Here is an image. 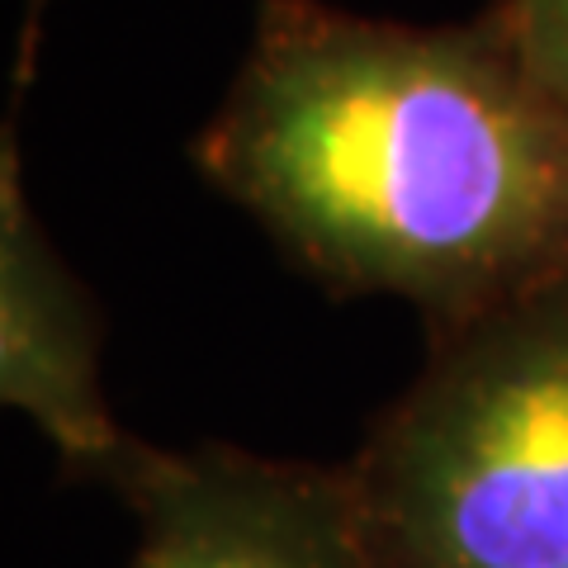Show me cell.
<instances>
[{"label":"cell","instance_id":"1","mask_svg":"<svg viewBox=\"0 0 568 568\" xmlns=\"http://www.w3.org/2000/svg\"><path fill=\"white\" fill-rule=\"evenodd\" d=\"M194 162L313 275L440 327L568 261V110L503 6L398 24L265 0Z\"/></svg>","mask_w":568,"mask_h":568},{"label":"cell","instance_id":"2","mask_svg":"<svg viewBox=\"0 0 568 568\" xmlns=\"http://www.w3.org/2000/svg\"><path fill=\"white\" fill-rule=\"evenodd\" d=\"M346 474L369 568H568V261L440 327Z\"/></svg>","mask_w":568,"mask_h":568},{"label":"cell","instance_id":"3","mask_svg":"<svg viewBox=\"0 0 568 568\" xmlns=\"http://www.w3.org/2000/svg\"><path fill=\"white\" fill-rule=\"evenodd\" d=\"M119 488L142 521L129 568H369L346 469L148 450Z\"/></svg>","mask_w":568,"mask_h":568},{"label":"cell","instance_id":"4","mask_svg":"<svg viewBox=\"0 0 568 568\" xmlns=\"http://www.w3.org/2000/svg\"><path fill=\"white\" fill-rule=\"evenodd\" d=\"M0 394L71 465L114 484L148 455L110 417L91 304L33 219L10 138L0 171Z\"/></svg>","mask_w":568,"mask_h":568},{"label":"cell","instance_id":"5","mask_svg":"<svg viewBox=\"0 0 568 568\" xmlns=\"http://www.w3.org/2000/svg\"><path fill=\"white\" fill-rule=\"evenodd\" d=\"M536 77L568 110V0H497Z\"/></svg>","mask_w":568,"mask_h":568}]
</instances>
